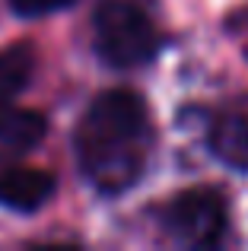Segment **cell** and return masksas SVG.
Here are the masks:
<instances>
[{"label": "cell", "instance_id": "cell-1", "mask_svg": "<svg viewBox=\"0 0 248 251\" xmlns=\"http://www.w3.org/2000/svg\"><path fill=\"white\" fill-rule=\"evenodd\" d=\"M80 172L99 194H124L143 178L153 153V118L134 89H105L74 134Z\"/></svg>", "mask_w": 248, "mask_h": 251}, {"label": "cell", "instance_id": "cell-2", "mask_svg": "<svg viewBox=\"0 0 248 251\" xmlns=\"http://www.w3.org/2000/svg\"><path fill=\"white\" fill-rule=\"evenodd\" d=\"M96 54L115 70L149 64L162 48L156 23L130 0H102L93 16Z\"/></svg>", "mask_w": 248, "mask_h": 251}, {"label": "cell", "instance_id": "cell-3", "mask_svg": "<svg viewBox=\"0 0 248 251\" xmlns=\"http://www.w3.org/2000/svg\"><path fill=\"white\" fill-rule=\"evenodd\" d=\"M162 226L181 245L213 248L223 242L226 226H229L226 197L217 188H207V184L178 191L162 210Z\"/></svg>", "mask_w": 248, "mask_h": 251}, {"label": "cell", "instance_id": "cell-4", "mask_svg": "<svg viewBox=\"0 0 248 251\" xmlns=\"http://www.w3.org/2000/svg\"><path fill=\"white\" fill-rule=\"evenodd\" d=\"M57 191V178L48 169H32V166H3L0 169V203L16 213H35L38 207L51 201Z\"/></svg>", "mask_w": 248, "mask_h": 251}, {"label": "cell", "instance_id": "cell-5", "mask_svg": "<svg viewBox=\"0 0 248 251\" xmlns=\"http://www.w3.org/2000/svg\"><path fill=\"white\" fill-rule=\"evenodd\" d=\"M210 150L226 166L248 172V96L232 99L210 124Z\"/></svg>", "mask_w": 248, "mask_h": 251}, {"label": "cell", "instance_id": "cell-6", "mask_svg": "<svg viewBox=\"0 0 248 251\" xmlns=\"http://www.w3.org/2000/svg\"><path fill=\"white\" fill-rule=\"evenodd\" d=\"M48 134V118L32 108H10L0 115V169L23 162Z\"/></svg>", "mask_w": 248, "mask_h": 251}, {"label": "cell", "instance_id": "cell-7", "mask_svg": "<svg viewBox=\"0 0 248 251\" xmlns=\"http://www.w3.org/2000/svg\"><path fill=\"white\" fill-rule=\"evenodd\" d=\"M35 48L32 42H13L10 48L0 51V111L29 86L35 74Z\"/></svg>", "mask_w": 248, "mask_h": 251}, {"label": "cell", "instance_id": "cell-8", "mask_svg": "<svg viewBox=\"0 0 248 251\" xmlns=\"http://www.w3.org/2000/svg\"><path fill=\"white\" fill-rule=\"evenodd\" d=\"M74 3L76 0H10V10L23 19H38V16H48V13L67 10Z\"/></svg>", "mask_w": 248, "mask_h": 251}]
</instances>
